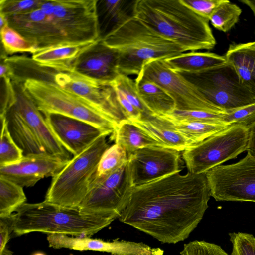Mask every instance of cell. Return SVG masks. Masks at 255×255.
<instances>
[{"instance_id": "6da1fadb", "label": "cell", "mask_w": 255, "mask_h": 255, "mask_svg": "<svg viewBox=\"0 0 255 255\" xmlns=\"http://www.w3.org/2000/svg\"><path fill=\"white\" fill-rule=\"evenodd\" d=\"M210 197L205 173L177 172L133 187L118 219L162 243L176 244L197 227Z\"/></svg>"}, {"instance_id": "7a4b0ae2", "label": "cell", "mask_w": 255, "mask_h": 255, "mask_svg": "<svg viewBox=\"0 0 255 255\" xmlns=\"http://www.w3.org/2000/svg\"><path fill=\"white\" fill-rule=\"evenodd\" d=\"M97 0H42L26 26L28 39L39 50L99 39Z\"/></svg>"}, {"instance_id": "3957f363", "label": "cell", "mask_w": 255, "mask_h": 255, "mask_svg": "<svg viewBox=\"0 0 255 255\" xmlns=\"http://www.w3.org/2000/svg\"><path fill=\"white\" fill-rule=\"evenodd\" d=\"M135 17L185 52L211 50L216 44L209 20L180 0H138Z\"/></svg>"}, {"instance_id": "277c9868", "label": "cell", "mask_w": 255, "mask_h": 255, "mask_svg": "<svg viewBox=\"0 0 255 255\" xmlns=\"http://www.w3.org/2000/svg\"><path fill=\"white\" fill-rule=\"evenodd\" d=\"M11 216L12 231L17 236L38 232L76 237L90 236L117 219L114 216L86 214L78 209L44 201L25 203Z\"/></svg>"}, {"instance_id": "5b68a950", "label": "cell", "mask_w": 255, "mask_h": 255, "mask_svg": "<svg viewBox=\"0 0 255 255\" xmlns=\"http://www.w3.org/2000/svg\"><path fill=\"white\" fill-rule=\"evenodd\" d=\"M15 101L5 115L10 133L24 155L48 154L71 159L49 128L23 82L12 79Z\"/></svg>"}, {"instance_id": "8992f818", "label": "cell", "mask_w": 255, "mask_h": 255, "mask_svg": "<svg viewBox=\"0 0 255 255\" xmlns=\"http://www.w3.org/2000/svg\"><path fill=\"white\" fill-rule=\"evenodd\" d=\"M119 53V71L136 75L154 60H164L185 52L178 44L160 35L135 17L103 40Z\"/></svg>"}, {"instance_id": "52a82bcc", "label": "cell", "mask_w": 255, "mask_h": 255, "mask_svg": "<svg viewBox=\"0 0 255 255\" xmlns=\"http://www.w3.org/2000/svg\"><path fill=\"white\" fill-rule=\"evenodd\" d=\"M107 136L102 135L81 153L73 156L52 177L44 201L64 207L78 209L96 176L102 154L110 146Z\"/></svg>"}, {"instance_id": "ba28073f", "label": "cell", "mask_w": 255, "mask_h": 255, "mask_svg": "<svg viewBox=\"0 0 255 255\" xmlns=\"http://www.w3.org/2000/svg\"><path fill=\"white\" fill-rule=\"evenodd\" d=\"M24 86L43 114L55 113L89 123L109 135L117 125L78 96L51 81L29 78Z\"/></svg>"}, {"instance_id": "9c48e42d", "label": "cell", "mask_w": 255, "mask_h": 255, "mask_svg": "<svg viewBox=\"0 0 255 255\" xmlns=\"http://www.w3.org/2000/svg\"><path fill=\"white\" fill-rule=\"evenodd\" d=\"M249 130L248 126L231 125L187 148L183 151L182 157L188 172L195 174L206 173L247 151Z\"/></svg>"}, {"instance_id": "30bf717a", "label": "cell", "mask_w": 255, "mask_h": 255, "mask_svg": "<svg viewBox=\"0 0 255 255\" xmlns=\"http://www.w3.org/2000/svg\"><path fill=\"white\" fill-rule=\"evenodd\" d=\"M205 175L215 200L255 202V159L248 153L238 162L216 166Z\"/></svg>"}, {"instance_id": "8fae6325", "label": "cell", "mask_w": 255, "mask_h": 255, "mask_svg": "<svg viewBox=\"0 0 255 255\" xmlns=\"http://www.w3.org/2000/svg\"><path fill=\"white\" fill-rule=\"evenodd\" d=\"M132 188L127 162L106 177L94 178L78 209L86 214L114 216L118 219Z\"/></svg>"}, {"instance_id": "7c38bea8", "label": "cell", "mask_w": 255, "mask_h": 255, "mask_svg": "<svg viewBox=\"0 0 255 255\" xmlns=\"http://www.w3.org/2000/svg\"><path fill=\"white\" fill-rule=\"evenodd\" d=\"M140 73L163 88L172 97L175 103V110L227 113L212 103L180 73L169 68L163 60L147 62Z\"/></svg>"}, {"instance_id": "4fadbf2b", "label": "cell", "mask_w": 255, "mask_h": 255, "mask_svg": "<svg viewBox=\"0 0 255 255\" xmlns=\"http://www.w3.org/2000/svg\"><path fill=\"white\" fill-rule=\"evenodd\" d=\"M52 76L49 81L78 96L117 125L128 120L111 83L98 82L73 71L53 70Z\"/></svg>"}, {"instance_id": "5bb4252c", "label": "cell", "mask_w": 255, "mask_h": 255, "mask_svg": "<svg viewBox=\"0 0 255 255\" xmlns=\"http://www.w3.org/2000/svg\"><path fill=\"white\" fill-rule=\"evenodd\" d=\"M181 166L180 152L170 148L147 147L128 155V171L133 187L180 172Z\"/></svg>"}, {"instance_id": "9a60e30c", "label": "cell", "mask_w": 255, "mask_h": 255, "mask_svg": "<svg viewBox=\"0 0 255 255\" xmlns=\"http://www.w3.org/2000/svg\"><path fill=\"white\" fill-rule=\"evenodd\" d=\"M49 246L54 249L67 248L78 251L91 250L113 255H163L164 250L142 242L114 240L106 241L87 236L70 237L59 234H48Z\"/></svg>"}, {"instance_id": "2e32d148", "label": "cell", "mask_w": 255, "mask_h": 255, "mask_svg": "<svg viewBox=\"0 0 255 255\" xmlns=\"http://www.w3.org/2000/svg\"><path fill=\"white\" fill-rule=\"evenodd\" d=\"M70 159L44 154L24 155L16 163L0 166V177L23 188L32 187L41 179L55 176Z\"/></svg>"}, {"instance_id": "e0dca14e", "label": "cell", "mask_w": 255, "mask_h": 255, "mask_svg": "<svg viewBox=\"0 0 255 255\" xmlns=\"http://www.w3.org/2000/svg\"><path fill=\"white\" fill-rule=\"evenodd\" d=\"M119 53L98 39L75 60L72 71L95 81L112 83L120 75Z\"/></svg>"}, {"instance_id": "ac0fdd59", "label": "cell", "mask_w": 255, "mask_h": 255, "mask_svg": "<svg viewBox=\"0 0 255 255\" xmlns=\"http://www.w3.org/2000/svg\"><path fill=\"white\" fill-rule=\"evenodd\" d=\"M59 142L73 156H76L104 134H109L87 122L55 113L43 114Z\"/></svg>"}, {"instance_id": "d6986e66", "label": "cell", "mask_w": 255, "mask_h": 255, "mask_svg": "<svg viewBox=\"0 0 255 255\" xmlns=\"http://www.w3.org/2000/svg\"><path fill=\"white\" fill-rule=\"evenodd\" d=\"M179 73L199 90L227 91L255 100V96L241 84L235 70L228 63L198 73Z\"/></svg>"}, {"instance_id": "ffe728a7", "label": "cell", "mask_w": 255, "mask_h": 255, "mask_svg": "<svg viewBox=\"0 0 255 255\" xmlns=\"http://www.w3.org/2000/svg\"><path fill=\"white\" fill-rule=\"evenodd\" d=\"M138 0H97L99 39L103 40L135 17Z\"/></svg>"}, {"instance_id": "44dd1931", "label": "cell", "mask_w": 255, "mask_h": 255, "mask_svg": "<svg viewBox=\"0 0 255 255\" xmlns=\"http://www.w3.org/2000/svg\"><path fill=\"white\" fill-rule=\"evenodd\" d=\"M224 55L241 84L255 96V41L231 43Z\"/></svg>"}, {"instance_id": "7402d4cb", "label": "cell", "mask_w": 255, "mask_h": 255, "mask_svg": "<svg viewBox=\"0 0 255 255\" xmlns=\"http://www.w3.org/2000/svg\"><path fill=\"white\" fill-rule=\"evenodd\" d=\"M131 122L159 142L162 147L180 152L191 146L173 127L170 122L159 116L151 115Z\"/></svg>"}, {"instance_id": "603a6c76", "label": "cell", "mask_w": 255, "mask_h": 255, "mask_svg": "<svg viewBox=\"0 0 255 255\" xmlns=\"http://www.w3.org/2000/svg\"><path fill=\"white\" fill-rule=\"evenodd\" d=\"M94 42L64 45L38 50L32 54L31 58L40 66L57 72L72 71L75 60Z\"/></svg>"}, {"instance_id": "cb8c5ba5", "label": "cell", "mask_w": 255, "mask_h": 255, "mask_svg": "<svg viewBox=\"0 0 255 255\" xmlns=\"http://www.w3.org/2000/svg\"><path fill=\"white\" fill-rule=\"evenodd\" d=\"M171 70L181 73H198L226 64L225 55L208 52H184L163 60Z\"/></svg>"}, {"instance_id": "d4e9b609", "label": "cell", "mask_w": 255, "mask_h": 255, "mask_svg": "<svg viewBox=\"0 0 255 255\" xmlns=\"http://www.w3.org/2000/svg\"><path fill=\"white\" fill-rule=\"evenodd\" d=\"M135 82L141 100L154 116H163L172 113L175 103L172 97L154 82L140 73Z\"/></svg>"}, {"instance_id": "484cf974", "label": "cell", "mask_w": 255, "mask_h": 255, "mask_svg": "<svg viewBox=\"0 0 255 255\" xmlns=\"http://www.w3.org/2000/svg\"><path fill=\"white\" fill-rule=\"evenodd\" d=\"M111 137L115 143L125 150L128 155L144 147H162L159 142L128 120L123 121L116 126Z\"/></svg>"}, {"instance_id": "4316f807", "label": "cell", "mask_w": 255, "mask_h": 255, "mask_svg": "<svg viewBox=\"0 0 255 255\" xmlns=\"http://www.w3.org/2000/svg\"><path fill=\"white\" fill-rule=\"evenodd\" d=\"M171 123L173 127L187 140L191 145L204 140L229 126L225 124L203 122Z\"/></svg>"}, {"instance_id": "83f0119b", "label": "cell", "mask_w": 255, "mask_h": 255, "mask_svg": "<svg viewBox=\"0 0 255 255\" xmlns=\"http://www.w3.org/2000/svg\"><path fill=\"white\" fill-rule=\"evenodd\" d=\"M26 201L22 187L0 177V218L11 217Z\"/></svg>"}, {"instance_id": "f1b7e54d", "label": "cell", "mask_w": 255, "mask_h": 255, "mask_svg": "<svg viewBox=\"0 0 255 255\" xmlns=\"http://www.w3.org/2000/svg\"><path fill=\"white\" fill-rule=\"evenodd\" d=\"M1 134L0 144V166L14 164L24 156L9 130L5 116H0Z\"/></svg>"}, {"instance_id": "f546056e", "label": "cell", "mask_w": 255, "mask_h": 255, "mask_svg": "<svg viewBox=\"0 0 255 255\" xmlns=\"http://www.w3.org/2000/svg\"><path fill=\"white\" fill-rule=\"evenodd\" d=\"M241 13L242 9L240 7L225 0L214 11L209 21L215 28L226 33L238 22Z\"/></svg>"}, {"instance_id": "4dcf8cb0", "label": "cell", "mask_w": 255, "mask_h": 255, "mask_svg": "<svg viewBox=\"0 0 255 255\" xmlns=\"http://www.w3.org/2000/svg\"><path fill=\"white\" fill-rule=\"evenodd\" d=\"M128 160V155L121 146L115 143L102 154L95 178L106 177L119 169Z\"/></svg>"}, {"instance_id": "1f68e13d", "label": "cell", "mask_w": 255, "mask_h": 255, "mask_svg": "<svg viewBox=\"0 0 255 255\" xmlns=\"http://www.w3.org/2000/svg\"><path fill=\"white\" fill-rule=\"evenodd\" d=\"M1 47L8 54L37 51L36 47L16 30L6 26L0 29Z\"/></svg>"}, {"instance_id": "d6a6232c", "label": "cell", "mask_w": 255, "mask_h": 255, "mask_svg": "<svg viewBox=\"0 0 255 255\" xmlns=\"http://www.w3.org/2000/svg\"><path fill=\"white\" fill-rule=\"evenodd\" d=\"M111 83L114 88L121 91L130 103L141 113V118L153 115L141 100L135 81L128 76L120 74Z\"/></svg>"}, {"instance_id": "836d02e7", "label": "cell", "mask_w": 255, "mask_h": 255, "mask_svg": "<svg viewBox=\"0 0 255 255\" xmlns=\"http://www.w3.org/2000/svg\"><path fill=\"white\" fill-rule=\"evenodd\" d=\"M42 0H0V13L5 17L25 14L37 9Z\"/></svg>"}, {"instance_id": "e575fe53", "label": "cell", "mask_w": 255, "mask_h": 255, "mask_svg": "<svg viewBox=\"0 0 255 255\" xmlns=\"http://www.w3.org/2000/svg\"><path fill=\"white\" fill-rule=\"evenodd\" d=\"M229 235L232 246L231 255H255V237L252 234L238 232Z\"/></svg>"}, {"instance_id": "d590c367", "label": "cell", "mask_w": 255, "mask_h": 255, "mask_svg": "<svg viewBox=\"0 0 255 255\" xmlns=\"http://www.w3.org/2000/svg\"><path fill=\"white\" fill-rule=\"evenodd\" d=\"M180 253L181 255H230L217 244L198 240L184 244Z\"/></svg>"}, {"instance_id": "8d00e7d4", "label": "cell", "mask_w": 255, "mask_h": 255, "mask_svg": "<svg viewBox=\"0 0 255 255\" xmlns=\"http://www.w3.org/2000/svg\"><path fill=\"white\" fill-rule=\"evenodd\" d=\"M222 122L228 125L250 127L255 122V103L224 114Z\"/></svg>"}, {"instance_id": "74e56055", "label": "cell", "mask_w": 255, "mask_h": 255, "mask_svg": "<svg viewBox=\"0 0 255 255\" xmlns=\"http://www.w3.org/2000/svg\"><path fill=\"white\" fill-rule=\"evenodd\" d=\"M1 94L0 116H5L15 101V94L10 72L0 73Z\"/></svg>"}, {"instance_id": "f35d334b", "label": "cell", "mask_w": 255, "mask_h": 255, "mask_svg": "<svg viewBox=\"0 0 255 255\" xmlns=\"http://www.w3.org/2000/svg\"><path fill=\"white\" fill-rule=\"evenodd\" d=\"M186 6L199 15L209 19L216 8L225 0H180Z\"/></svg>"}, {"instance_id": "ab89813d", "label": "cell", "mask_w": 255, "mask_h": 255, "mask_svg": "<svg viewBox=\"0 0 255 255\" xmlns=\"http://www.w3.org/2000/svg\"><path fill=\"white\" fill-rule=\"evenodd\" d=\"M12 231L11 216L0 218V255H12V253L6 249Z\"/></svg>"}, {"instance_id": "60d3db41", "label": "cell", "mask_w": 255, "mask_h": 255, "mask_svg": "<svg viewBox=\"0 0 255 255\" xmlns=\"http://www.w3.org/2000/svg\"><path fill=\"white\" fill-rule=\"evenodd\" d=\"M115 89L121 108L127 119L130 121L141 119V113L130 103L121 91Z\"/></svg>"}, {"instance_id": "b9f144b4", "label": "cell", "mask_w": 255, "mask_h": 255, "mask_svg": "<svg viewBox=\"0 0 255 255\" xmlns=\"http://www.w3.org/2000/svg\"><path fill=\"white\" fill-rule=\"evenodd\" d=\"M247 152L255 159V122L250 126Z\"/></svg>"}, {"instance_id": "7bdbcfd3", "label": "cell", "mask_w": 255, "mask_h": 255, "mask_svg": "<svg viewBox=\"0 0 255 255\" xmlns=\"http://www.w3.org/2000/svg\"><path fill=\"white\" fill-rule=\"evenodd\" d=\"M239 1L248 6L255 16V0H239Z\"/></svg>"}, {"instance_id": "ee69618b", "label": "cell", "mask_w": 255, "mask_h": 255, "mask_svg": "<svg viewBox=\"0 0 255 255\" xmlns=\"http://www.w3.org/2000/svg\"><path fill=\"white\" fill-rule=\"evenodd\" d=\"M8 25V24L6 18L3 14L0 13V29H2Z\"/></svg>"}, {"instance_id": "f6af8a7d", "label": "cell", "mask_w": 255, "mask_h": 255, "mask_svg": "<svg viewBox=\"0 0 255 255\" xmlns=\"http://www.w3.org/2000/svg\"><path fill=\"white\" fill-rule=\"evenodd\" d=\"M32 255H46L44 253L42 252H37L33 254Z\"/></svg>"}, {"instance_id": "bcb514c9", "label": "cell", "mask_w": 255, "mask_h": 255, "mask_svg": "<svg viewBox=\"0 0 255 255\" xmlns=\"http://www.w3.org/2000/svg\"><path fill=\"white\" fill-rule=\"evenodd\" d=\"M255 34V31H254Z\"/></svg>"}]
</instances>
